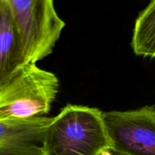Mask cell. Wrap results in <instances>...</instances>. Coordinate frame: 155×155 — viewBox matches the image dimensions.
Instances as JSON below:
<instances>
[{"label": "cell", "mask_w": 155, "mask_h": 155, "mask_svg": "<svg viewBox=\"0 0 155 155\" xmlns=\"http://www.w3.org/2000/svg\"><path fill=\"white\" fill-rule=\"evenodd\" d=\"M111 148L103 111L74 104L51 118L40 145L42 155H101Z\"/></svg>", "instance_id": "1"}, {"label": "cell", "mask_w": 155, "mask_h": 155, "mask_svg": "<svg viewBox=\"0 0 155 155\" xmlns=\"http://www.w3.org/2000/svg\"><path fill=\"white\" fill-rule=\"evenodd\" d=\"M60 88L59 80L36 64H27L0 87V120L44 117L51 110Z\"/></svg>", "instance_id": "2"}, {"label": "cell", "mask_w": 155, "mask_h": 155, "mask_svg": "<svg viewBox=\"0 0 155 155\" xmlns=\"http://www.w3.org/2000/svg\"><path fill=\"white\" fill-rule=\"evenodd\" d=\"M23 65L51 54L66 24L51 0H8Z\"/></svg>", "instance_id": "3"}, {"label": "cell", "mask_w": 155, "mask_h": 155, "mask_svg": "<svg viewBox=\"0 0 155 155\" xmlns=\"http://www.w3.org/2000/svg\"><path fill=\"white\" fill-rule=\"evenodd\" d=\"M111 149L126 155H155V107L103 112Z\"/></svg>", "instance_id": "4"}, {"label": "cell", "mask_w": 155, "mask_h": 155, "mask_svg": "<svg viewBox=\"0 0 155 155\" xmlns=\"http://www.w3.org/2000/svg\"><path fill=\"white\" fill-rule=\"evenodd\" d=\"M23 66L8 0H0V87Z\"/></svg>", "instance_id": "5"}, {"label": "cell", "mask_w": 155, "mask_h": 155, "mask_svg": "<svg viewBox=\"0 0 155 155\" xmlns=\"http://www.w3.org/2000/svg\"><path fill=\"white\" fill-rule=\"evenodd\" d=\"M51 118L46 117L27 120H0V147L39 145Z\"/></svg>", "instance_id": "6"}, {"label": "cell", "mask_w": 155, "mask_h": 155, "mask_svg": "<svg viewBox=\"0 0 155 155\" xmlns=\"http://www.w3.org/2000/svg\"><path fill=\"white\" fill-rule=\"evenodd\" d=\"M131 47L136 55L155 58V0L150 2L136 18Z\"/></svg>", "instance_id": "7"}, {"label": "cell", "mask_w": 155, "mask_h": 155, "mask_svg": "<svg viewBox=\"0 0 155 155\" xmlns=\"http://www.w3.org/2000/svg\"><path fill=\"white\" fill-rule=\"evenodd\" d=\"M101 155H126V154H121V153L117 152V151H114V150H113L110 148V149H108V150H107V151H104V152Z\"/></svg>", "instance_id": "8"}, {"label": "cell", "mask_w": 155, "mask_h": 155, "mask_svg": "<svg viewBox=\"0 0 155 155\" xmlns=\"http://www.w3.org/2000/svg\"><path fill=\"white\" fill-rule=\"evenodd\" d=\"M154 107H155V104H154Z\"/></svg>", "instance_id": "9"}]
</instances>
